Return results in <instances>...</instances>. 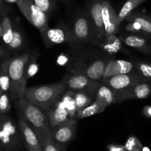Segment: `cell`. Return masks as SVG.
Returning <instances> with one entry per match:
<instances>
[{
  "instance_id": "f35d334b",
  "label": "cell",
  "mask_w": 151,
  "mask_h": 151,
  "mask_svg": "<svg viewBox=\"0 0 151 151\" xmlns=\"http://www.w3.org/2000/svg\"><path fill=\"white\" fill-rule=\"evenodd\" d=\"M0 37H2V28L1 25H0Z\"/></svg>"
},
{
  "instance_id": "5b68a950",
  "label": "cell",
  "mask_w": 151,
  "mask_h": 151,
  "mask_svg": "<svg viewBox=\"0 0 151 151\" xmlns=\"http://www.w3.org/2000/svg\"><path fill=\"white\" fill-rule=\"evenodd\" d=\"M16 4L27 20L41 30L48 26L49 15L36 7L29 0H16Z\"/></svg>"
},
{
  "instance_id": "44dd1931",
  "label": "cell",
  "mask_w": 151,
  "mask_h": 151,
  "mask_svg": "<svg viewBox=\"0 0 151 151\" xmlns=\"http://www.w3.org/2000/svg\"><path fill=\"white\" fill-rule=\"evenodd\" d=\"M93 91L90 90H78L73 91V97L75 100L76 114L88 106L93 103V97L90 95ZM95 93V92H94Z\"/></svg>"
},
{
  "instance_id": "4dcf8cb0",
  "label": "cell",
  "mask_w": 151,
  "mask_h": 151,
  "mask_svg": "<svg viewBox=\"0 0 151 151\" xmlns=\"http://www.w3.org/2000/svg\"><path fill=\"white\" fill-rule=\"evenodd\" d=\"M135 68L139 75L144 79L151 80V63L138 62L135 63Z\"/></svg>"
},
{
  "instance_id": "52a82bcc",
  "label": "cell",
  "mask_w": 151,
  "mask_h": 151,
  "mask_svg": "<svg viewBox=\"0 0 151 151\" xmlns=\"http://www.w3.org/2000/svg\"><path fill=\"white\" fill-rule=\"evenodd\" d=\"M39 31L43 41L47 47L75 41L71 30L65 25L53 28L47 26Z\"/></svg>"
},
{
  "instance_id": "836d02e7",
  "label": "cell",
  "mask_w": 151,
  "mask_h": 151,
  "mask_svg": "<svg viewBox=\"0 0 151 151\" xmlns=\"http://www.w3.org/2000/svg\"><path fill=\"white\" fill-rule=\"evenodd\" d=\"M10 108L11 106L7 93L1 91V94L0 96V114L7 113L10 110Z\"/></svg>"
},
{
  "instance_id": "d6a6232c",
  "label": "cell",
  "mask_w": 151,
  "mask_h": 151,
  "mask_svg": "<svg viewBox=\"0 0 151 151\" xmlns=\"http://www.w3.org/2000/svg\"><path fill=\"white\" fill-rule=\"evenodd\" d=\"M22 44H23V38L22 34L18 29H14L11 41L8 44L9 47L12 50H19L22 47Z\"/></svg>"
},
{
  "instance_id": "30bf717a",
  "label": "cell",
  "mask_w": 151,
  "mask_h": 151,
  "mask_svg": "<svg viewBox=\"0 0 151 151\" xmlns=\"http://www.w3.org/2000/svg\"><path fill=\"white\" fill-rule=\"evenodd\" d=\"M76 131V121L70 117L65 122L51 128L52 139L62 147L67 145L74 138Z\"/></svg>"
},
{
  "instance_id": "e0dca14e",
  "label": "cell",
  "mask_w": 151,
  "mask_h": 151,
  "mask_svg": "<svg viewBox=\"0 0 151 151\" xmlns=\"http://www.w3.org/2000/svg\"><path fill=\"white\" fill-rule=\"evenodd\" d=\"M121 41L125 44L142 52L151 53V46L147 39L134 34H127L121 37Z\"/></svg>"
},
{
  "instance_id": "603a6c76",
  "label": "cell",
  "mask_w": 151,
  "mask_h": 151,
  "mask_svg": "<svg viewBox=\"0 0 151 151\" xmlns=\"http://www.w3.org/2000/svg\"><path fill=\"white\" fill-rule=\"evenodd\" d=\"M147 0H127L124 5L120 10L119 13L117 14V23L118 25L123 22L124 19L127 18V16L132 13L135 8L140 5Z\"/></svg>"
},
{
  "instance_id": "b9f144b4",
  "label": "cell",
  "mask_w": 151,
  "mask_h": 151,
  "mask_svg": "<svg viewBox=\"0 0 151 151\" xmlns=\"http://www.w3.org/2000/svg\"><path fill=\"white\" fill-rule=\"evenodd\" d=\"M61 1H65V0H61Z\"/></svg>"
},
{
  "instance_id": "7402d4cb",
  "label": "cell",
  "mask_w": 151,
  "mask_h": 151,
  "mask_svg": "<svg viewBox=\"0 0 151 151\" xmlns=\"http://www.w3.org/2000/svg\"><path fill=\"white\" fill-rule=\"evenodd\" d=\"M106 106H104L102 103H100L98 100H95L88 106H87L84 109H82L79 112H78L76 116L77 118H78V119L89 117V116H91L93 115L102 113V111H104L106 109Z\"/></svg>"
},
{
  "instance_id": "ac0fdd59",
  "label": "cell",
  "mask_w": 151,
  "mask_h": 151,
  "mask_svg": "<svg viewBox=\"0 0 151 151\" xmlns=\"http://www.w3.org/2000/svg\"><path fill=\"white\" fill-rule=\"evenodd\" d=\"M107 63V62H105V60H96L85 69L84 74L90 80L97 82L99 80L103 79Z\"/></svg>"
},
{
  "instance_id": "4316f807",
  "label": "cell",
  "mask_w": 151,
  "mask_h": 151,
  "mask_svg": "<svg viewBox=\"0 0 151 151\" xmlns=\"http://www.w3.org/2000/svg\"><path fill=\"white\" fill-rule=\"evenodd\" d=\"M63 103L70 117L73 118L74 116H76V109L75 100H74L73 91H70L65 93L63 98Z\"/></svg>"
},
{
  "instance_id": "e575fe53",
  "label": "cell",
  "mask_w": 151,
  "mask_h": 151,
  "mask_svg": "<svg viewBox=\"0 0 151 151\" xmlns=\"http://www.w3.org/2000/svg\"><path fill=\"white\" fill-rule=\"evenodd\" d=\"M126 30L129 31L133 33H141L142 29H141L140 26L137 23L133 22H129L128 24L126 26Z\"/></svg>"
},
{
  "instance_id": "8d00e7d4",
  "label": "cell",
  "mask_w": 151,
  "mask_h": 151,
  "mask_svg": "<svg viewBox=\"0 0 151 151\" xmlns=\"http://www.w3.org/2000/svg\"><path fill=\"white\" fill-rule=\"evenodd\" d=\"M143 114L146 117L151 118V106H146L144 107Z\"/></svg>"
},
{
  "instance_id": "9c48e42d",
  "label": "cell",
  "mask_w": 151,
  "mask_h": 151,
  "mask_svg": "<svg viewBox=\"0 0 151 151\" xmlns=\"http://www.w3.org/2000/svg\"><path fill=\"white\" fill-rule=\"evenodd\" d=\"M70 30L75 41H93V29L88 13H80L76 17L73 28Z\"/></svg>"
},
{
  "instance_id": "8992f818",
  "label": "cell",
  "mask_w": 151,
  "mask_h": 151,
  "mask_svg": "<svg viewBox=\"0 0 151 151\" xmlns=\"http://www.w3.org/2000/svg\"><path fill=\"white\" fill-rule=\"evenodd\" d=\"M88 14L93 29V42L95 44H99L105 38L102 13V0H89Z\"/></svg>"
},
{
  "instance_id": "6da1fadb",
  "label": "cell",
  "mask_w": 151,
  "mask_h": 151,
  "mask_svg": "<svg viewBox=\"0 0 151 151\" xmlns=\"http://www.w3.org/2000/svg\"><path fill=\"white\" fill-rule=\"evenodd\" d=\"M17 110L19 117L27 122L35 132L40 143L51 136V127L45 111L25 99H19L17 102Z\"/></svg>"
},
{
  "instance_id": "4fadbf2b",
  "label": "cell",
  "mask_w": 151,
  "mask_h": 151,
  "mask_svg": "<svg viewBox=\"0 0 151 151\" xmlns=\"http://www.w3.org/2000/svg\"><path fill=\"white\" fill-rule=\"evenodd\" d=\"M102 13L105 28V38L115 35L119 25L117 23V14L108 0H102Z\"/></svg>"
},
{
  "instance_id": "d6986e66",
  "label": "cell",
  "mask_w": 151,
  "mask_h": 151,
  "mask_svg": "<svg viewBox=\"0 0 151 151\" xmlns=\"http://www.w3.org/2000/svg\"><path fill=\"white\" fill-rule=\"evenodd\" d=\"M128 22H133L140 26L142 32L151 35V18L139 12L130 13L126 18Z\"/></svg>"
},
{
  "instance_id": "ffe728a7",
  "label": "cell",
  "mask_w": 151,
  "mask_h": 151,
  "mask_svg": "<svg viewBox=\"0 0 151 151\" xmlns=\"http://www.w3.org/2000/svg\"><path fill=\"white\" fill-rule=\"evenodd\" d=\"M95 100H98L104 106L107 107L115 102V91L105 84L99 86L96 91Z\"/></svg>"
},
{
  "instance_id": "d590c367",
  "label": "cell",
  "mask_w": 151,
  "mask_h": 151,
  "mask_svg": "<svg viewBox=\"0 0 151 151\" xmlns=\"http://www.w3.org/2000/svg\"><path fill=\"white\" fill-rule=\"evenodd\" d=\"M108 151H126L124 145L118 144H110L107 145Z\"/></svg>"
},
{
  "instance_id": "74e56055",
  "label": "cell",
  "mask_w": 151,
  "mask_h": 151,
  "mask_svg": "<svg viewBox=\"0 0 151 151\" xmlns=\"http://www.w3.org/2000/svg\"><path fill=\"white\" fill-rule=\"evenodd\" d=\"M4 10V4H3L2 0H0V13Z\"/></svg>"
},
{
  "instance_id": "3957f363",
  "label": "cell",
  "mask_w": 151,
  "mask_h": 151,
  "mask_svg": "<svg viewBox=\"0 0 151 151\" xmlns=\"http://www.w3.org/2000/svg\"><path fill=\"white\" fill-rule=\"evenodd\" d=\"M31 53L9 59L8 74L10 78V95L13 100H19L24 97L26 90L27 80L25 79V65L29 60Z\"/></svg>"
},
{
  "instance_id": "60d3db41",
  "label": "cell",
  "mask_w": 151,
  "mask_h": 151,
  "mask_svg": "<svg viewBox=\"0 0 151 151\" xmlns=\"http://www.w3.org/2000/svg\"><path fill=\"white\" fill-rule=\"evenodd\" d=\"M1 88H0V96H1Z\"/></svg>"
},
{
  "instance_id": "1f68e13d",
  "label": "cell",
  "mask_w": 151,
  "mask_h": 151,
  "mask_svg": "<svg viewBox=\"0 0 151 151\" xmlns=\"http://www.w3.org/2000/svg\"><path fill=\"white\" fill-rule=\"evenodd\" d=\"M126 151H142L143 145L137 137L131 136L124 145Z\"/></svg>"
},
{
  "instance_id": "8fae6325",
  "label": "cell",
  "mask_w": 151,
  "mask_h": 151,
  "mask_svg": "<svg viewBox=\"0 0 151 151\" xmlns=\"http://www.w3.org/2000/svg\"><path fill=\"white\" fill-rule=\"evenodd\" d=\"M61 82L65 88L78 91V90H90L96 93L99 84L98 82L90 80L84 73H75L66 75Z\"/></svg>"
},
{
  "instance_id": "f1b7e54d",
  "label": "cell",
  "mask_w": 151,
  "mask_h": 151,
  "mask_svg": "<svg viewBox=\"0 0 151 151\" xmlns=\"http://www.w3.org/2000/svg\"><path fill=\"white\" fill-rule=\"evenodd\" d=\"M29 1L39 10L48 15L53 11L55 7L53 0H29Z\"/></svg>"
},
{
  "instance_id": "7a4b0ae2",
  "label": "cell",
  "mask_w": 151,
  "mask_h": 151,
  "mask_svg": "<svg viewBox=\"0 0 151 151\" xmlns=\"http://www.w3.org/2000/svg\"><path fill=\"white\" fill-rule=\"evenodd\" d=\"M65 88L62 82L50 85L27 87L23 97L45 111L57 103L58 99Z\"/></svg>"
},
{
  "instance_id": "ba28073f",
  "label": "cell",
  "mask_w": 151,
  "mask_h": 151,
  "mask_svg": "<svg viewBox=\"0 0 151 151\" xmlns=\"http://www.w3.org/2000/svg\"><path fill=\"white\" fill-rule=\"evenodd\" d=\"M102 81L103 84L113 90L115 92H117L131 88L133 86L144 81L145 79L142 78L138 72H131L130 73L109 77Z\"/></svg>"
},
{
  "instance_id": "f546056e",
  "label": "cell",
  "mask_w": 151,
  "mask_h": 151,
  "mask_svg": "<svg viewBox=\"0 0 151 151\" xmlns=\"http://www.w3.org/2000/svg\"><path fill=\"white\" fill-rule=\"evenodd\" d=\"M42 151H66V147L59 145L52 139L51 136L41 142Z\"/></svg>"
},
{
  "instance_id": "7c38bea8",
  "label": "cell",
  "mask_w": 151,
  "mask_h": 151,
  "mask_svg": "<svg viewBox=\"0 0 151 151\" xmlns=\"http://www.w3.org/2000/svg\"><path fill=\"white\" fill-rule=\"evenodd\" d=\"M115 103H121L128 100H143L151 94V84L142 81L133 87L124 91H117Z\"/></svg>"
},
{
  "instance_id": "9a60e30c",
  "label": "cell",
  "mask_w": 151,
  "mask_h": 151,
  "mask_svg": "<svg viewBox=\"0 0 151 151\" xmlns=\"http://www.w3.org/2000/svg\"><path fill=\"white\" fill-rule=\"evenodd\" d=\"M44 111L48 117L51 128L63 123L70 118V114L64 103L59 101L53 106L47 108Z\"/></svg>"
},
{
  "instance_id": "5bb4252c",
  "label": "cell",
  "mask_w": 151,
  "mask_h": 151,
  "mask_svg": "<svg viewBox=\"0 0 151 151\" xmlns=\"http://www.w3.org/2000/svg\"><path fill=\"white\" fill-rule=\"evenodd\" d=\"M19 128L22 143L28 151H42L41 143L36 134L24 119L19 118Z\"/></svg>"
},
{
  "instance_id": "cb8c5ba5",
  "label": "cell",
  "mask_w": 151,
  "mask_h": 151,
  "mask_svg": "<svg viewBox=\"0 0 151 151\" xmlns=\"http://www.w3.org/2000/svg\"><path fill=\"white\" fill-rule=\"evenodd\" d=\"M9 59L6 60L1 66L0 72V88L2 92L7 93L10 91V78L8 74Z\"/></svg>"
},
{
  "instance_id": "2e32d148",
  "label": "cell",
  "mask_w": 151,
  "mask_h": 151,
  "mask_svg": "<svg viewBox=\"0 0 151 151\" xmlns=\"http://www.w3.org/2000/svg\"><path fill=\"white\" fill-rule=\"evenodd\" d=\"M135 64L132 62L124 60H110L107 63L103 79L115 75L130 73L133 72Z\"/></svg>"
},
{
  "instance_id": "ab89813d",
  "label": "cell",
  "mask_w": 151,
  "mask_h": 151,
  "mask_svg": "<svg viewBox=\"0 0 151 151\" xmlns=\"http://www.w3.org/2000/svg\"><path fill=\"white\" fill-rule=\"evenodd\" d=\"M3 53H4V50H3L2 49L0 48V55H2Z\"/></svg>"
},
{
  "instance_id": "83f0119b",
  "label": "cell",
  "mask_w": 151,
  "mask_h": 151,
  "mask_svg": "<svg viewBox=\"0 0 151 151\" xmlns=\"http://www.w3.org/2000/svg\"><path fill=\"white\" fill-rule=\"evenodd\" d=\"M37 56L33 55L30 57L29 60L25 65V79L28 81L29 78L33 76L38 71V64L36 62Z\"/></svg>"
},
{
  "instance_id": "d4e9b609",
  "label": "cell",
  "mask_w": 151,
  "mask_h": 151,
  "mask_svg": "<svg viewBox=\"0 0 151 151\" xmlns=\"http://www.w3.org/2000/svg\"><path fill=\"white\" fill-rule=\"evenodd\" d=\"M1 28H2V38L3 41L8 44L11 41L12 36H13V29L12 26L11 21L9 19L8 16H5L3 17L1 24Z\"/></svg>"
},
{
  "instance_id": "277c9868",
  "label": "cell",
  "mask_w": 151,
  "mask_h": 151,
  "mask_svg": "<svg viewBox=\"0 0 151 151\" xmlns=\"http://www.w3.org/2000/svg\"><path fill=\"white\" fill-rule=\"evenodd\" d=\"M22 143L19 128L9 117L0 116V151L19 150Z\"/></svg>"
},
{
  "instance_id": "484cf974",
  "label": "cell",
  "mask_w": 151,
  "mask_h": 151,
  "mask_svg": "<svg viewBox=\"0 0 151 151\" xmlns=\"http://www.w3.org/2000/svg\"><path fill=\"white\" fill-rule=\"evenodd\" d=\"M102 47L105 51L109 53L116 52L120 48V41L115 35H111L108 38H105V41H102Z\"/></svg>"
}]
</instances>
